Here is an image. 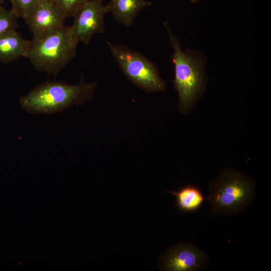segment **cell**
I'll list each match as a JSON object with an SVG mask.
<instances>
[{
    "instance_id": "obj_4",
    "label": "cell",
    "mask_w": 271,
    "mask_h": 271,
    "mask_svg": "<svg viewBox=\"0 0 271 271\" xmlns=\"http://www.w3.org/2000/svg\"><path fill=\"white\" fill-rule=\"evenodd\" d=\"M165 26L173 49L172 59L175 68L174 87L178 95L179 109L180 112L186 114L192 109L204 91L205 78L203 63L201 57L193 52H184L168 23H165Z\"/></svg>"
},
{
    "instance_id": "obj_3",
    "label": "cell",
    "mask_w": 271,
    "mask_h": 271,
    "mask_svg": "<svg viewBox=\"0 0 271 271\" xmlns=\"http://www.w3.org/2000/svg\"><path fill=\"white\" fill-rule=\"evenodd\" d=\"M255 182L244 173L223 169L208 185L206 198L215 216L230 217L247 209L255 197Z\"/></svg>"
},
{
    "instance_id": "obj_11",
    "label": "cell",
    "mask_w": 271,
    "mask_h": 271,
    "mask_svg": "<svg viewBox=\"0 0 271 271\" xmlns=\"http://www.w3.org/2000/svg\"><path fill=\"white\" fill-rule=\"evenodd\" d=\"M166 191L175 196L177 209L185 213L196 211L204 200L200 189L192 185L184 186L177 191Z\"/></svg>"
},
{
    "instance_id": "obj_10",
    "label": "cell",
    "mask_w": 271,
    "mask_h": 271,
    "mask_svg": "<svg viewBox=\"0 0 271 271\" xmlns=\"http://www.w3.org/2000/svg\"><path fill=\"white\" fill-rule=\"evenodd\" d=\"M151 5L146 0H110L107 6L118 22L129 26L140 11Z\"/></svg>"
},
{
    "instance_id": "obj_17",
    "label": "cell",
    "mask_w": 271,
    "mask_h": 271,
    "mask_svg": "<svg viewBox=\"0 0 271 271\" xmlns=\"http://www.w3.org/2000/svg\"><path fill=\"white\" fill-rule=\"evenodd\" d=\"M100 1H102V0H100Z\"/></svg>"
},
{
    "instance_id": "obj_8",
    "label": "cell",
    "mask_w": 271,
    "mask_h": 271,
    "mask_svg": "<svg viewBox=\"0 0 271 271\" xmlns=\"http://www.w3.org/2000/svg\"><path fill=\"white\" fill-rule=\"evenodd\" d=\"M65 19L52 0H40L25 21L30 31L34 34L63 26Z\"/></svg>"
},
{
    "instance_id": "obj_6",
    "label": "cell",
    "mask_w": 271,
    "mask_h": 271,
    "mask_svg": "<svg viewBox=\"0 0 271 271\" xmlns=\"http://www.w3.org/2000/svg\"><path fill=\"white\" fill-rule=\"evenodd\" d=\"M210 263L207 254L192 242L171 246L160 257L159 268L167 271H200Z\"/></svg>"
},
{
    "instance_id": "obj_14",
    "label": "cell",
    "mask_w": 271,
    "mask_h": 271,
    "mask_svg": "<svg viewBox=\"0 0 271 271\" xmlns=\"http://www.w3.org/2000/svg\"><path fill=\"white\" fill-rule=\"evenodd\" d=\"M12 10L19 18L25 20L30 15L40 0H9Z\"/></svg>"
},
{
    "instance_id": "obj_15",
    "label": "cell",
    "mask_w": 271,
    "mask_h": 271,
    "mask_svg": "<svg viewBox=\"0 0 271 271\" xmlns=\"http://www.w3.org/2000/svg\"><path fill=\"white\" fill-rule=\"evenodd\" d=\"M192 3H195L198 2V0H190Z\"/></svg>"
},
{
    "instance_id": "obj_1",
    "label": "cell",
    "mask_w": 271,
    "mask_h": 271,
    "mask_svg": "<svg viewBox=\"0 0 271 271\" xmlns=\"http://www.w3.org/2000/svg\"><path fill=\"white\" fill-rule=\"evenodd\" d=\"M96 87V82L87 83L82 78L76 84L48 81L20 97L19 103L24 109L32 114H54L73 105L84 104L92 97Z\"/></svg>"
},
{
    "instance_id": "obj_16",
    "label": "cell",
    "mask_w": 271,
    "mask_h": 271,
    "mask_svg": "<svg viewBox=\"0 0 271 271\" xmlns=\"http://www.w3.org/2000/svg\"><path fill=\"white\" fill-rule=\"evenodd\" d=\"M6 0H0V6Z\"/></svg>"
},
{
    "instance_id": "obj_12",
    "label": "cell",
    "mask_w": 271,
    "mask_h": 271,
    "mask_svg": "<svg viewBox=\"0 0 271 271\" xmlns=\"http://www.w3.org/2000/svg\"><path fill=\"white\" fill-rule=\"evenodd\" d=\"M66 18L74 17L89 0H52Z\"/></svg>"
},
{
    "instance_id": "obj_2",
    "label": "cell",
    "mask_w": 271,
    "mask_h": 271,
    "mask_svg": "<svg viewBox=\"0 0 271 271\" xmlns=\"http://www.w3.org/2000/svg\"><path fill=\"white\" fill-rule=\"evenodd\" d=\"M78 43L71 26L34 34L27 58L37 71L55 76L75 57Z\"/></svg>"
},
{
    "instance_id": "obj_5",
    "label": "cell",
    "mask_w": 271,
    "mask_h": 271,
    "mask_svg": "<svg viewBox=\"0 0 271 271\" xmlns=\"http://www.w3.org/2000/svg\"><path fill=\"white\" fill-rule=\"evenodd\" d=\"M119 67L133 84L149 92L166 89L155 65L142 54L123 45L107 42Z\"/></svg>"
},
{
    "instance_id": "obj_9",
    "label": "cell",
    "mask_w": 271,
    "mask_h": 271,
    "mask_svg": "<svg viewBox=\"0 0 271 271\" xmlns=\"http://www.w3.org/2000/svg\"><path fill=\"white\" fill-rule=\"evenodd\" d=\"M30 41L25 40L16 30L0 36V62L8 63L21 57L27 58Z\"/></svg>"
},
{
    "instance_id": "obj_7",
    "label": "cell",
    "mask_w": 271,
    "mask_h": 271,
    "mask_svg": "<svg viewBox=\"0 0 271 271\" xmlns=\"http://www.w3.org/2000/svg\"><path fill=\"white\" fill-rule=\"evenodd\" d=\"M100 0H89L73 17L71 26L79 43L88 44L93 36L104 32V17L109 13Z\"/></svg>"
},
{
    "instance_id": "obj_13",
    "label": "cell",
    "mask_w": 271,
    "mask_h": 271,
    "mask_svg": "<svg viewBox=\"0 0 271 271\" xmlns=\"http://www.w3.org/2000/svg\"><path fill=\"white\" fill-rule=\"evenodd\" d=\"M18 18L12 9L7 10L0 6V36L16 30L18 27Z\"/></svg>"
}]
</instances>
